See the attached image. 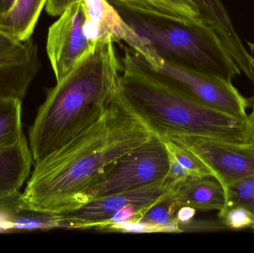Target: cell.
Returning <instances> with one entry per match:
<instances>
[{
  "label": "cell",
  "instance_id": "6da1fadb",
  "mask_svg": "<svg viewBox=\"0 0 254 253\" xmlns=\"http://www.w3.org/2000/svg\"><path fill=\"white\" fill-rule=\"evenodd\" d=\"M153 135L119 89L94 124L35 163L22 199L31 207L43 212L75 210L87 203L86 192L110 164Z\"/></svg>",
  "mask_w": 254,
  "mask_h": 253
},
{
  "label": "cell",
  "instance_id": "7a4b0ae2",
  "mask_svg": "<svg viewBox=\"0 0 254 253\" xmlns=\"http://www.w3.org/2000/svg\"><path fill=\"white\" fill-rule=\"evenodd\" d=\"M115 41L95 51L49 89L30 127L34 163L71 142L95 123L120 89L122 63Z\"/></svg>",
  "mask_w": 254,
  "mask_h": 253
},
{
  "label": "cell",
  "instance_id": "3957f363",
  "mask_svg": "<svg viewBox=\"0 0 254 253\" xmlns=\"http://www.w3.org/2000/svg\"><path fill=\"white\" fill-rule=\"evenodd\" d=\"M120 90L134 112L161 139L183 136L251 144L249 117L238 118L192 98L151 71L125 48Z\"/></svg>",
  "mask_w": 254,
  "mask_h": 253
},
{
  "label": "cell",
  "instance_id": "277c9868",
  "mask_svg": "<svg viewBox=\"0 0 254 253\" xmlns=\"http://www.w3.org/2000/svg\"><path fill=\"white\" fill-rule=\"evenodd\" d=\"M109 1L163 60L231 83L241 74L216 33L202 19H182L121 1Z\"/></svg>",
  "mask_w": 254,
  "mask_h": 253
},
{
  "label": "cell",
  "instance_id": "5b68a950",
  "mask_svg": "<svg viewBox=\"0 0 254 253\" xmlns=\"http://www.w3.org/2000/svg\"><path fill=\"white\" fill-rule=\"evenodd\" d=\"M169 168L170 157L165 143L153 135L104 170L86 192V202L165 181Z\"/></svg>",
  "mask_w": 254,
  "mask_h": 253
},
{
  "label": "cell",
  "instance_id": "8992f818",
  "mask_svg": "<svg viewBox=\"0 0 254 253\" xmlns=\"http://www.w3.org/2000/svg\"><path fill=\"white\" fill-rule=\"evenodd\" d=\"M49 28L46 51L57 82L94 53L102 42L83 1L70 5Z\"/></svg>",
  "mask_w": 254,
  "mask_h": 253
},
{
  "label": "cell",
  "instance_id": "52a82bcc",
  "mask_svg": "<svg viewBox=\"0 0 254 253\" xmlns=\"http://www.w3.org/2000/svg\"><path fill=\"white\" fill-rule=\"evenodd\" d=\"M147 66L157 75L205 105L238 118L249 117L246 111L252 101L241 95L231 82L163 59L154 68Z\"/></svg>",
  "mask_w": 254,
  "mask_h": 253
},
{
  "label": "cell",
  "instance_id": "ba28073f",
  "mask_svg": "<svg viewBox=\"0 0 254 253\" xmlns=\"http://www.w3.org/2000/svg\"><path fill=\"white\" fill-rule=\"evenodd\" d=\"M172 190L164 181L138 190L93 199L75 210L62 213L63 229L105 230L115 217L128 206L150 207Z\"/></svg>",
  "mask_w": 254,
  "mask_h": 253
},
{
  "label": "cell",
  "instance_id": "9c48e42d",
  "mask_svg": "<svg viewBox=\"0 0 254 253\" xmlns=\"http://www.w3.org/2000/svg\"><path fill=\"white\" fill-rule=\"evenodd\" d=\"M188 147L227 187L254 174V147L199 136L170 138Z\"/></svg>",
  "mask_w": 254,
  "mask_h": 253
},
{
  "label": "cell",
  "instance_id": "30bf717a",
  "mask_svg": "<svg viewBox=\"0 0 254 253\" xmlns=\"http://www.w3.org/2000/svg\"><path fill=\"white\" fill-rule=\"evenodd\" d=\"M40 68L38 49L32 38L12 53L0 56V98L23 101Z\"/></svg>",
  "mask_w": 254,
  "mask_h": 253
},
{
  "label": "cell",
  "instance_id": "8fae6325",
  "mask_svg": "<svg viewBox=\"0 0 254 253\" xmlns=\"http://www.w3.org/2000/svg\"><path fill=\"white\" fill-rule=\"evenodd\" d=\"M63 229L62 213L34 209L16 193L0 197V233Z\"/></svg>",
  "mask_w": 254,
  "mask_h": 253
},
{
  "label": "cell",
  "instance_id": "7c38bea8",
  "mask_svg": "<svg viewBox=\"0 0 254 253\" xmlns=\"http://www.w3.org/2000/svg\"><path fill=\"white\" fill-rule=\"evenodd\" d=\"M198 7L200 18L216 33L225 49L240 68H246L253 63L254 56L249 53L228 12L221 0H191Z\"/></svg>",
  "mask_w": 254,
  "mask_h": 253
},
{
  "label": "cell",
  "instance_id": "4fadbf2b",
  "mask_svg": "<svg viewBox=\"0 0 254 253\" xmlns=\"http://www.w3.org/2000/svg\"><path fill=\"white\" fill-rule=\"evenodd\" d=\"M172 193L179 208L220 212L226 203L225 187L213 175L190 178Z\"/></svg>",
  "mask_w": 254,
  "mask_h": 253
},
{
  "label": "cell",
  "instance_id": "5bb4252c",
  "mask_svg": "<svg viewBox=\"0 0 254 253\" xmlns=\"http://www.w3.org/2000/svg\"><path fill=\"white\" fill-rule=\"evenodd\" d=\"M33 162L25 135L17 142L0 150V197L20 192L29 177Z\"/></svg>",
  "mask_w": 254,
  "mask_h": 253
},
{
  "label": "cell",
  "instance_id": "9a60e30c",
  "mask_svg": "<svg viewBox=\"0 0 254 253\" xmlns=\"http://www.w3.org/2000/svg\"><path fill=\"white\" fill-rule=\"evenodd\" d=\"M47 0H15L12 7L0 15V31L16 41L31 38Z\"/></svg>",
  "mask_w": 254,
  "mask_h": 253
},
{
  "label": "cell",
  "instance_id": "2e32d148",
  "mask_svg": "<svg viewBox=\"0 0 254 253\" xmlns=\"http://www.w3.org/2000/svg\"><path fill=\"white\" fill-rule=\"evenodd\" d=\"M172 190L148 208L138 221L121 226L116 230L180 233L177 218L179 207L175 201Z\"/></svg>",
  "mask_w": 254,
  "mask_h": 253
},
{
  "label": "cell",
  "instance_id": "e0dca14e",
  "mask_svg": "<svg viewBox=\"0 0 254 253\" xmlns=\"http://www.w3.org/2000/svg\"><path fill=\"white\" fill-rule=\"evenodd\" d=\"M22 104L18 98H0V150L17 142L25 135Z\"/></svg>",
  "mask_w": 254,
  "mask_h": 253
},
{
  "label": "cell",
  "instance_id": "ac0fdd59",
  "mask_svg": "<svg viewBox=\"0 0 254 253\" xmlns=\"http://www.w3.org/2000/svg\"><path fill=\"white\" fill-rule=\"evenodd\" d=\"M118 1L182 19H200L198 7L191 0H109Z\"/></svg>",
  "mask_w": 254,
  "mask_h": 253
},
{
  "label": "cell",
  "instance_id": "d6986e66",
  "mask_svg": "<svg viewBox=\"0 0 254 253\" xmlns=\"http://www.w3.org/2000/svg\"><path fill=\"white\" fill-rule=\"evenodd\" d=\"M162 140L165 143L169 155L173 157L191 177L214 176L207 165L182 143L173 138Z\"/></svg>",
  "mask_w": 254,
  "mask_h": 253
},
{
  "label": "cell",
  "instance_id": "ffe728a7",
  "mask_svg": "<svg viewBox=\"0 0 254 253\" xmlns=\"http://www.w3.org/2000/svg\"><path fill=\"white\" fill-rule=\"evenodd\" d=\"M225 193L226 203L220 212L240 206L249 211L254 222V174L225 187Z\"/></svg>",
  "mask_w": 254,
  "mask_h": 253
},
{
  "label": "cell",
  "instance_id": "44dd1931",
  "mask_svg": "<svg viewBox=\"0 0 254 253\" xmlns=\"http://www.w3.org/2000/svg\"><path fill=\"white\" fill-rule=\"evenodd\" d=\"M222 223L231 230H243L252 227L254 218L247 209L240 206L219 212Z\"/></svg>",
  "mask_w": 254,
  "mask_h": 253
},
{
  "label": "cell",
  "instance_id": "7402d4cb",
  "mask_svg": "<svg viewBox=\"0 0 254 253\" xmlns=\"http://www.w3.org/2000/svg\"><path fill=\"white\" fill-rule=\"evenodd\" d=\"M82 0H47L46 10L50 16H59L71 4Z\"/></svg>",
  "mask_w": 254,
  "mask_h": 253
},
{
  "label": "cell",
  "instance_id": "603a6c76",
  "mask_svg": "<svg viewBox=\"0 0 254 253\" xmlns=\"http://www.w3.org/2000/svg\"><path fill=\"white\" fill-rule=\"evenodd\" d=\"M22 43L16 41L0 31V56L12 53L21 47Z\"/></svg>",
  "mask_w": 254,
  "mask_h": 253
},
{
  "label": "cell",
  "instance_id": "cb8c5ba5",
  "mask_svg": "<svg viewBox=\"0 0 254 253\" xmlns=\"http://www.w3.org/2000/svg\"><path fill=\"white\" fill-rule=\"evenodd\" d=\"M195 209L190 207L179 208L177 212V218L179 220V225L186 224L192 221L195 216Z\"/></svg>",
  "mask_w": 254,
  "mask_h": 253
},
{
  "label": "cell",
  "instance_id": "d4e9b609",
  "mask_svg": "<svg viewBox=\"0 0 254 253\" xmlns=\"http://www.w3.org/2000/svg\"><path fill=\"white\" fill-rule=\"evenodd\" d=\"M251 105L252 107V111L249 114V123H250L251 129V144L254 147V98L252 100Z\"/></svg>",
  "mask_w": 254,
  "mask_h": 253
},
{
  "label": "cell",
  "instance_id": "484cf974",
  "mask_svg": "<svg viewBox=\"0 0 254 253\" xmlns=\"http://www.w3.org/2000/svg\"><path fill=\"white\" fill-rule=\"evenodd\" d=\"M15 0H0V7L2 13L8 10L14 3Z\"/></svg>",
  "mask_w": 254,
  "mask_h": 253
},
{
  "label": "cell",
  "instance_id": "4316f807",
  "mask_svg": "<svg viewBox=\"0 0 254 253\" xmlns=\"http://www.w3.org/2000/svg\"><path fill=\"white\" fill-rule=\"evenodd\" d=\"M251 228H252L254 231V222L253 223V224H252V227H251Z\"/></svg>",
  "mask_w": 254,
  "mask_h": 253
},
{
  "label": "cell",
  "instance_id": "83f0119b",
  "mask_svg": "<svg viewBox=\"0 0 254 253\" xmlns=\"http://www.w3.org/2000/svg\"><path fill=\"white\" fill-rule=\"evenodd\" d=\"M1 13H2V11H1V7H0V15H1Z\"/></svg>",
  "mask_w": 254,
  "mask_h": 253
}]
</instances>
